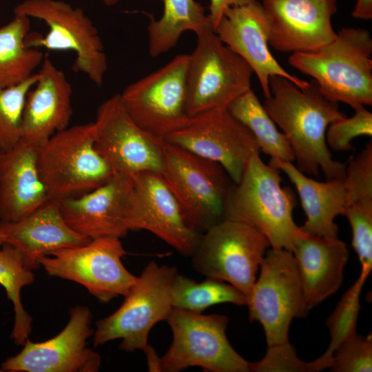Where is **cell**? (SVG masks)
<instances>
[{
    "label": "cell",
    "instance_id": "cell-1",
    "mask_svg": "<svg viewBox=\"0 0 372 372\" xmlns=\"http://www.w3.org/2000/svg\"><path fill=\"white\" fill-rule=\"evenodd\" d=\"M269 89L262 105L288 139L296 167L314 176L322 170L327 180L344 178L346 165L333 159L326 142L329 125L347 116L338 103L327 99L313 79L300 90L283 76H272Z\"/></svg>",
    "mask_w": 372,
    "mask_h": 372
},
{
    "label": "cell",
    "instance_id": "cell-2",
    "mask_svg": "<svg viewBox=\"0 0 372 372\" xmlns=\"http://www.w3.org/2000/svg\"><path fill=\"white\" fill-rule=\"evenodd\" d=\"M260 152L250 156L240 181L232 185L225 218L254 227L266 236L271 248L291 251L296 239L304 234L293 218L297 198L290 187L282 186L280 171L265 163Z\"/></svg>",
    "mask_w": 372,
    "mask_h": 372
},
{
    "label": "cell",
    "instance_id": "cell-3",
    "mask_svg": "<svg viewBox=\"0 0 372 372\" xmlns=\"http://www.w3.org/2000/svg\"><path fill=\"white\" fill-rule=\"evenodd\" d=\"M372 37L364 28H342L319 49L291 53L290 65L312 76L323 95L352 108L372 105Z\"/></svg>",
    "mask_w": 372,
    "mask_h": 372
},
{
    "label": "cell",
    "instance_id": "cell-4",
    "mask_svg": "<svg viewBox=\"0 0 372 372\" xmlns=\"http://www.w3.org/2000/svg\"><path fill=\"white\" fill-rule=\"evenodd\" d=\"M37 163L50 199L58 201L94 189L114 174L95 148L94 122L54 134L38 147Z\"/></svg>",
    "mask_w": 372,
    "mask_h": 372
},
{
    "label": "cell",
    "instance_id": "cell-5",
    "mask_svg": "<svg viewBox=\"0 0 372 372\" xmlns=\"http://www.w3.org/2000/svg\"><path fill=\"white\" fill-rule=\"evenodd\" d=\"M160 174L192 229L202 234L225 218L234 183L220 164L165 141Z\"/></svg>",
    "mask_w": 372,
    "mask_h": 372
},
{
    "label": "cell",
    "instance_id": "cell-6",
    "mask_svg": "<svg viewBox=\"0 0 372 372\" xmlns=\"http://www.w3.org/2000/svg\"><path fill=\"white\" fill-rule=\"evenodd\" d=\"M177 273L175 267L148 262L121 307L96 322L94 347L121 339V350L144 351L152 327L166 320L173 309L172 285Z\"/></svg>",
    "mask_w": 372,
    "mask_h": 372
},
{
    "label": "cell",
    "instance_id": "cell-7",
    "mask_svg": "<svg viewBox=\"0 0 372 372\" xmlns=\"http://www.w3.org/2000/svg\"><path fill=\"white\" fill-rule=\"evenodd\" d=\"M14 13L42 20L48 26L45 35L29 32L25 39L27 47L72 51L76 54L72 70L85 74L98 87L103 85L107 70L104 46L82 9L61 0H24Z\"/></svg>",
    "mask_w": 372,
    "mask_h": 372
},
{
    "label": "cell",
    "instance_id": "cell-8",
    "mask_svg": "<svg viewBox=\"0 0 372 372\" xmlns=\"http://www.w3.org/2000/svg\"><path fill=\"white\" fill-rule=\"evenodd\" d=\"M196 46L187 72V111L189 117L227 108L251 89L249 65L225 45L212 27L196 34Z\"/></svg>",
    "mask_w": 372,
    "mask_h": 372
},
{
    "label": "cell",
    "instance_id": "cell-9",
    "mask_svg": "<svg viewBox=\"0 0 372 372\" xmlns=\"http://www.w3.org/2000/svg\"><path fill=\"white\" fill-rule=\"evenodd\" d=\"M166 321L173 340L160 358L161 371L178 372L197 366L211 372H249V362L227 340L226 316L173 308Z\"/></svg>",
    "mask_w": 372,
    "mask_h": 372
},
{
    "label": "cell",
    "instance_id": "cell-10",
    "mask_svg": "<svg viewBox=\"0 0 372 372\" xmlns=\"http://www.w3.org/2000/svg\"><path fill=\"white\" fill-rule=\"evenodd\" d=\"M260 269L247 296L249 319L262 325L267 347L287 342L292 320L309 311L294 256L291 251L270 247Z\"/></svg>",
    "mask_w": 372,
    "mask_h": 372
},
{
    "label": "cell",
    "instance_id": "cell-11",
    "mask_svg": "<svg viewBox=\"0 0 372 372\" xmlns=\"http://www.w3.org/2000/svg\"><path fill=\"white\" fill-rule=\"evenodd\" d=\"M269 247L266 236L254 227L224 218L202 233L192 265L197 272L227 282L247 297Z\"/></svg>",
    "mask_w": 372,
    "mask_h": 372
},
{
    "label": "cell",
    "instance_id": "cell-12",
    "mask_svg": "<svg viewBox=\"0 0 372 372\" xmlns=\"http://www.w3.org/2000/svg\"><path fill=\"white\" fill-rule=\"evenodd\" d=\"M189 54H178L119 94L129 116L142 129L165 141L188 121L187 72Z\"/></svg>",
    "mask_w": 372,
    "mask_h": 372
},
{
    "label": "cell",
    "instance_id": "cell-13",
    "mask_svg": "<svg viewBox=\"0 0 372 372\" xmlns=\"http://www.w3.org/2000/svg\"><path fill=\"white\" fill-rule=\"evenodd\" d=\"M126 254L120 238H100L52 251L39 263L50 276L76 282L100 302H109L125 296L137 279L122 263Z\"/></svg>",
    "mask_w": 372,
    "mask_h": 372
},
{
    "label": "cell",
    "instance_id": "cell-14",
    "mask_svg": "<svg viewBox=\"0 0 372 372\" xmlns=\"http://www.w3.org/2000/svg\"><path fill=\"white\" fill-rule=\"evenodd\" d=\"M94 125L95 148L114 174H161L165 141L147 132L131 118L119 94L101 104Z\"/></svg>",
    "mask_w": 372,
    "mask_h": 372
},
{
    "label": "cell",
    "instance_id": "cell-15",
    "mask_svg": "<svg viewBox=\"0 0 372 372\" xmlns=\"http://www.w3.org/2000/svg\"><path fill=\"white\" fill-rule=\"evenodd\" d=\"M165 141L220 164L234 183L240 181L250 156L260 151L251 132L227 108L189 117Z\"/></svg>",
    "mask_w": 372,
    "mask_h": 372
},
{
    "label": "cell",
    "instance_id": "cell-16",
    "mask_svg": "<svg viewBox=\"0 0 372 372\" xmlns=\"http://www.w3.org/2000/svg\"><path fill=\"white\" fill-rule=\"evenodd\" d=\"M92 315L88 307L76 306L70 309L65 328L54 338L41 342L27 339L23 349L1 364L9 372H96L101 358L87 347L94 333Z\"/></svg>",
    "mask_w": 372,
    "mask_h": 372
},
{
    "label": "cell",
    "instance_id": "cell-17",
    "mask_svg": "<svg viewBox=\"0 0 372 372\" xmlns=\"http://www.w3.org/2000/svg\"><path fill=\"white\" fill-rule=\"evenodd\" d=\"M133 192L127 215L129 231L146 230L180 254L192 256L201 234L187 223L184 213L160 174L132 176Z\"/></svg>",
    "mask_w": 372,
    "mask_h": 372
},
{
    "label": "cell",
    "instance_id": "cell-18",
    "mask_svg": "<svg viewBox=\"0 0 372 372\" xmlns=\"http://www.w3.org/2000/svg\"><path fill=\"white\" fill-rule=\"evenodd\" d=\"M220 40L242 58L256 75L265 99L270 97L269 78L281 76L304 90L309 82L285 70L268 48L269 22L262 5L257 0L231 6L214 29Z\"/></svg>",
    "mask_w": 372,
    "mask_h": 372
},
{
    "label": "cell",
    "instance_id": "cell-19",
    "mask_svg": "<svg viewBox=\"0 0 372 372\" xmlns=\"http://www.w3.org/2000/svg\"><path fill=\"white\" fill-rule=\"evenodd\" d=\"M269 30L268 43L282 52L314 51L333 41L337 0H262Z\"/></svg>",
    "mask_w": 372,
    "mask_h": 372
},
{
    "label": "cell",
    "instance_id": "cell-20",
    "mask_svg": "<svg viewBox=\"0 0 372 372\" xmlns=\"http://www.w3.org/2000/svg\"><path fill=\"white\" fill-rule=\"evenodd\" d=\"M132 192V176L114 174L96 189L59 201L62 216L71 229L90 240L123 238L129 231Z\"/></svg>",
    "mask_w": 372,
    "mask_h": 372
},
{
    "label": "cell",
    "instance_id": "cell-21",
    "mask_svg": "<svg viewBox=\"0 0 372 372\" xmlns=\"http://www.w3.org/2000/svg\"><path fill=\"white\" fill-rule=\"evenodd\" d=\"M38 72L26 96L21 129V139L37 147L67 128L72 115V88L65 73L45 56Z\"/></svg>",
    "mask_w": 372,
    "mask_h": 372
},
{
    "label": "cell",
    "instance_id": "cell-22",
    "mask_svg": "<svg viewBox=\"0 0 372 372\" xmlns=\"http://www.w3.org/2000/svg\"><path fill=\"white\" fill-rule=\"evenodd\" d=\"M0 233L3 242L16 247L32 271L38 269L40 259L50 252L84 245L91 240L68 225L60 202L53 199L18 220H0Z\"/></svg>",
    "mask_w": 372,
    "mask_h": 372
},
{
    "label": "cell",
    "instance_id": "cell-23",
    "mask_svg": "<svg viewBox=\"0 0 372 372\" xmlns=\"http://www.w3.org/2000/svg\"><path fill=\"white\" fill-rule=\"evenodd\" d=\"M38 147L20 140L0 150V220L13 222L33 212L50 198L41 179Z\"/></svg>",
    "mask_w": 372,
    "mask_h": 372
},
{
    "label": "cell",
    "instance_id": "cell-24",
    "mask_svg": "<svg viewBox=\"0 0 372 372\" xmlns=\"http://www.w3.org/2000/svg\"><path fill=\"white\" fill-rule=\"evenodd\" d=\"M291 252L309 311L340 287L349 259L348 248L338 238L304 234L296 239Z\"/></svg>",
    "mask_w": 372,
    "mask_h": 372
},
{
    "label": "cell",
    "instance_id": "cell-25",
    "mask_svg": "<svg viewBox=\"0 0 372 372\" xmlns=\"http://www.w3.org/2000/svg\"><path fill=\"white\" fill-rule=\"evenodd\" d=\"M269 164L283 172L297 189L307 217L304 225L300 227L301 230L308 235L338 238V227L335 219L344 213V178L321 182L308 177L292 162L270 158Z\"/></svg>",
    "mask_w": 372,
    "mask_h": 372
},
{
    "label": "cell",
    "instance_id": "cell-26",
    "mask_svg": "<svg viewBox=\"0 0 372 372\" xmlns=\"http://www.w3.org/2000/svg\"><path fill=\"white\" fill-rule=\"evenodd\" d=\"M163 12L158 20L151 18L147 26L149 52L152 57L176 46L185 31L196 34L212 27L204 7L195 0H163Z\"/></svg>",
    "mask_w": 372,
    "mask_h": 372
},
{
    "label": "cell",
    "instance_id": "cell-27",
    "mask_svg": "<svg viewBox=\"0 0 372 372\" xmlns=\"http://www.w3.org/2000/svg\"><path fill=\"white\" fill-rule=\"evenodd\" d=\"M30 18L14 14L0 27V87L17 85L41 66L45 56L41 51L28 48L25 39L30 30Z\"/></svg>",
    "mask_w": 372,
    "mask_h": 372
},
{
    "label": "cell",
    "instance_id": "cell-28",
    "mask_svg": "<svg viewBox=\"0 0 372 372\" xmlns=\"http://www.w3.org/2000/svg\"><path fill=\"white\" fill-rule=\"evenodd\" d=\"M227 110L251 132L260 152L271 158L295 161L286 136L277 129L251 89L234 99Z\"/></svg>",
    "mask_w": 372,
    "mask_h": 372
},
{
    "label": "cell",
    "instance_id": "cell-29",
    "mask_svg": "<svg viewBox=\"0 0 372 372\" xmlns=\"http://www.w3.org/2000/svg\"><path fill=\"white\" fill-rule=\"evenodd\" d=\"M32 270L25 265L21 252L14 246L3 243L0 249V285L14 307V322L11 338L18 345H23L32 331V319L21 300V289L34 282Z\"/></svg>",
    "mask_w": 372,
    "mask_h": 372
},
{
    "label": "cell",
    "instance_id": "cell-30",
    "mask_svg": "<svg viewBox=\"0 0 372 372\" xmlns=\"http://www.w3.org/2000/svg\"><path fill=\"white\" fill-rule=\"evenodd\" d=\"M343 216L351 225L352 246L361 265V276L368 278L372 269V183L356 181L345 185Z\"/></svg>",
    "mask_w": 372,
    "mask_h": 372
},
{
    "label": "cell",
    "instance_id": "cell-31",
    "mask_svg": "<svg viewBox=\"0 0 372 372\" xmlns=\"http://www.w3.org/2000/svg\"><path fill=\"white\" fill-rule=\"evenodd\" d=\"M172 300L173 308L197 313L218 304H247L246 296L229 283L209 277L198 282L178 273L172 285Z\"/></svg>",
    "mask_w": 372,
    "mask_h": 372
},
{
    "label": "cell",
    "instance_id": "cell-32",
    "mask_svg": "<svg viewBox=\"0 0 372 372\" xmlns=\"http://www.w3.org/2000/svg\"><path fill=\"white\" fill-rule=\"evenodd\" d=\"M367 278L360 276L338 302L335 309L326 320L330 334L327 349L318 358L330 368L333 352L344 342L358 333L357 323L361 305L360 297Z\"/></svg>",
    "mask_w": 372,
    "mask_h": 372
},
{
    "label": "cell",
    "instance_id": "cell-33",
    "mask_svg": "<svg viewBox=\"0 0 372 372\" xmlns=\"http://www.w3.org/2000/svg\"><path fill=\"white\" fill-rule=\"evenodd\" d=\"M39 77L37 72L17 85L0 87V150L8 149L21 140L26 96Z\"/></svg>",
    "mask_w": 372,
    "mask_h": 372
},
{
    "label": "cell",
    "instance_id": "cell-34",
    "mask_svg": "<svg viewBox=\"0 0 372 372\" xmlns=\"http://www.w3.org/2000/svg\"><path fill=\"white\" fill-rule=\"evenodd\" d=\"M327 369L318 358L311 362L300 359L289 342L268 347L259 361L249 362L251 372H318Z\"/></svg>",
    "mask_w": 372,
    "mask_h": 372
},
{
    "label": "cell",
    "instance_id": "cell-35",
    "mask_svg": "<svg viewBox=\"0 0 372 372\" xmlns=\"http://www.w3.org/2000/svg\"><path fill=\"white\" fill-rule=\"evenodd\" d=\"M351 117H344L331 123L326 132V142L335 151L352 149L351 142L356 137L372 136V113L364 106L355 109Z\"/></svg>",
    "mask_w": 372,
    "mask_h": 372
},
{
    "label": "cell",
    "instance_id": "cell-36",
    "mask_svg": "<svg viewBox=\"0 0 372 372\" xmlns=\"http://www.w3.org/2000/svg\"><path fill=\"white\" fill-rule=\"evenodd\" d=\"M333 372L372 371V336L357 334L342 343L333 353Z\"/></svg>",
    "mask_w": 372,
    "mask_h": 372
},
{
    "label": "cell",
    "instance_id": "cell-37",
    "mask_svg": "<svg viewBox=\"0 0 372 372\" xmlns=\"http://www.w3.org/2000/svg\"><path fill=\"white\" fill-rule=\"evenodd\" d=\"M250 0H210L209 17L214 29L224 12L229 8L246 3Z\"/></svg>",
    "mask_w": 372,
    "mask_h": 372
},
{
    "label": "cell",
    "instance_id": "cell-38",
    "mask_svg": "<svg viewBox=\"0 0 372 372\" xmlns=\"http://www.w3.org/2000/svg\"><path fill=\"white\" fill-rule=\"evenodd\" d=\"M352 16L356 19L369 20L372 19V0H357Z\"/></svg>",
    "mask_w": 372,
    "mask_h": 372
},
{
    "label": "cell",
    "instance_id": "cell-39",
    "mask_svg": "<svg viewBox=\"0 0 372 372\" xmlns=\"http://www.w3.org/2000/svg\"><path fill=\"white\" fill-rule=\"evenodd\" d=\"M148 369L149 371H161L160 358L156 354L154 348L148 344L145 350Z\"/></svg>",
    "mask_w": 372,
    "mask_h": 372
},
{
    "label": "cell",
    "instance_id": "cell-40",
    "mask_svg": "<svg viewBox=\"0 0 372 372\" xmlns=\"http://www.w3.org/2000/svg\"><path fill=\"white\" fill-rule=\"evenodd\" d=\"M120 0H103V3L107 6L116 5Z\"/></svg>",
    "mask_w": 372,
    "mask_h": 372
},
{
    "label": "cell",
    "instance_id": "cell-41",
    "mask_svg": "<svg viewBox=\"0 0 372 372\" xmlns=\"http://www.w3.org/2000/svg\"><path fill=\"white\" fill-rule=\"evenodd\" d=\"M3 243H4L3 240L2 236H1V234L0 233V249H1V247H2V245H3Z\"/></svg>",
    "mask_w": 372,
    "mask_h": 372
},
{
    "label": "cell",
    "instance_id": "cell-42",
    "mask_svg": "<svg viewBox=\"0 0 372 372\" xmlns=\"http://www.w3.org/2000/svg\"><path fill=\"white\" fill-rule=\"evenodd\" d=\"M1 371H2L1 368H0V372H1Z\"/></svg>",
    "mask_w": 372,
    "mask_h": 372
}]
</instances>
